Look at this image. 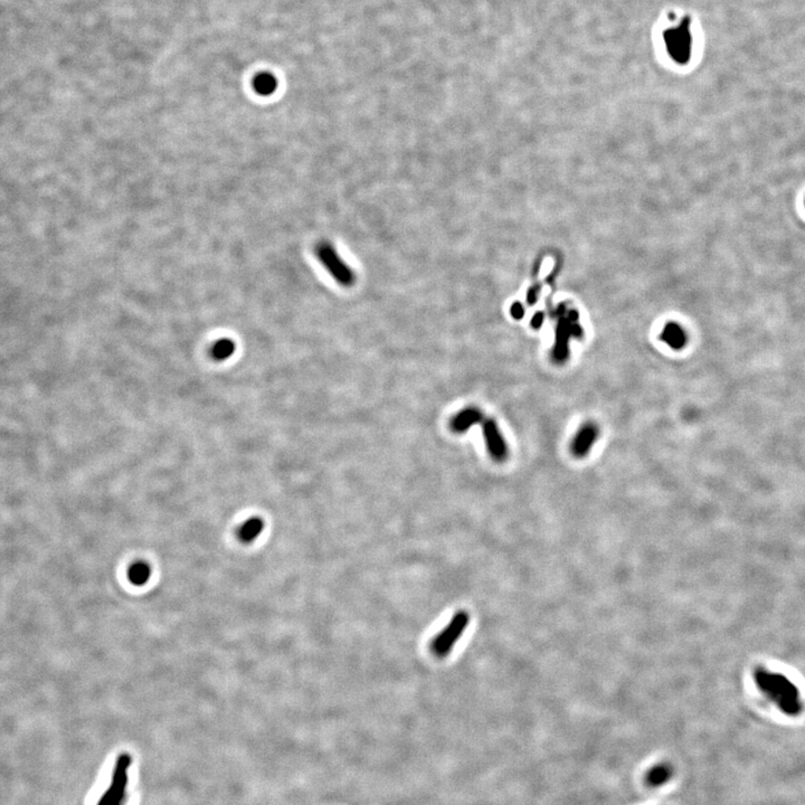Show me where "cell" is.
<instances>
[{"mask_svg": "<svg viewBox=\"0 0 805 805\" xmlns=\"http://www.w3.org/2000/svg\"><path fill=\"white\" fill-rule=\"evenodd\" d=\"M756 683L783 713L791 716L800 714L802 704L799 691L783 676L759 670L756 674Z\"/></svg>", "mask_w": 805, "mask_h": 805, "instance_id": "cell-1", "label": "cell"}, {"mask_svg": "<svg viewBox=\"0 0 805 805\" xmlns=\"http://www.w3.org/2000/svg\"><path fill=\"white\" fill-rule=\"evenodd\" d=\"M556 318L558 322L555 330L552 357L555 363H564L569 357V340L583 337V328L579 323V314L576 311H567L565 308L560 307Z\"/></svg>", "mask_w": 805, "mask_h": 805, "instance_id": "cell-2", "label": "cell"}, {"mask_svg": "<svg viewBox=\"0 0 805 805\" xmlns=\"http://www.w3.org/2000/svg\"><path fill=\"white\" fill-rule=\"evenodd\" d=\"M471 617L467 611L456 612L450 622L445 625L431 642V651L437 658L443 659L450 655L456 644L460 641L469 626Z\"/></svg>", "mask_w": 805, "mask_h": 805, "instance_id": "cell-3", "label": "cell"}, {"mask_svg": "<svg viewBox=\"0 0 805 805\" xmlns=\"http://www.w3.org/2000/svg\"><path fill=\"white\" fill-rule=\"evenodd\" d=\"M666 51L674 62L678 64L688 63L693 52V35L690 30V18L685 20L676 27L666 30L664 35Z\"/></svg>", "mask_w": 805, "mask_h": 805, "instance_id": "cell-4", "label": "cell"}, {"mask_svg": "<svg viewBox=\"0 0 805 805\" xmlns=\"http://www.w3.org/2000/svg\"><path fill=\"white\" fill-rule=\"evenodd\" d=\"M316 254L326 270L333 278L344 287H352L355 283L356 276L354 271L339 257L336 249L328 242H321L316 246Z\"/></svg>", "mask_w": 805, "mask_h": 805, "instance_id": "cell-5", "label": "cell"}, {"mask_svg": "<svg viewBox=\"0 0 805 805\" xmlns=\"http://www.w3.org/2000/svg\"><path fill=\"white\" fill-rule=\"evenodd\" d=\"M130 761L131 759L127 754L119 757L113 773L112 783L110 789L102 795L98 805H123V801L126 799L128 767Z\"/></svg>", "mask_w": 805, "mask_h": 805, "instance_id": "cell-6", "label": "cell"}, {"mask_svg": "<svg viewBox=\"0 0 805 805\" xmlns=\"http://www.w3.org/2000/svg\"><path fill=\"white\" fill-rule=\"evenodd\" d=\"M482 434L492 459L497 462L505 461L508 458V445L496 420L492 418L483 420Z\"/></svg>", "mask_w": 805, "mask_h": 805, "instance_id": "cell-7", "label": "cell"}, {"mask_svg": "<svg viewBox=\"0 0 805 805\" xmlns=\"http://www.w3.org/2000/svg\"><path fill=\"white\" fill-rule=\"evenodd\" d=\"M600 430L598 425L592 422L585 423L579 432L576 433L573 442L571 444V451L576 458H584L590 453L593 445L598 441Z\"/></svg>", "mask_w": 805, "mask_h": 805, "instance_id": "cell-8", "label": "cell"}, {"mask_svg": "<svg viewBox=\"0 0 805 805\" xmlns=\"http://www.w3.org/2000/svg\"><path fill=\"white\" fill-rule=\"evenodd\" d=\"M483 420H484V416L478 407H467L452 418L450 426L454 433L462 434V433L469 431L473 425H477V424L483 422Z\"/></svg>", "mask_w": 805, "mask_h": 805, "instance_id": "cell-9", "label": "cell"}, {"mask_svg": "<svg viewBox=\"0 0 805 805\" xmlns=\"http://www.w3.org/2000/svg\"><path fill=\"white\" fill-rule=\"evenodd\" d=\"M660 338L664 344H668L674 350H681L688 342V336L679 323L669 322L664 326L661 333Z\"/></svg>", "mask_w": 805, "mask_h": 805, "instance_id": "cell-10", "label": "cell"}, {"mask_svg": "<svg viewBox=\"0 0 805 805\" xmlns=\"http://www.w3.org/2000/svg\"><path fill=\"white\" fill-rule=\"evenodd\" d=\"M674 770L669 763H659L648 771L645 774V783L650 787H660L668 783L674 778Z\"/></svg>", "mask_w": 805, "mask_h": 805, "instance_id": "cell-11", "label": "cell"}, {"mask_svg": "<svg viewBox=\"0 0 805 805\" xmlns=\"http://www.w3.org/2000/svg\"><path fill=\"white\" fill-rule=\"evenodd\" d=\"M264 530V522L259 517H253L246 520L238 529V539L244 543H251L257 541Z\"/></svg>", "mask_w": 805, "mask_h": 805, "instance_id": "cell-12", "label": "cell"}, {"mask_svg": "<svg viewBox=\"0 0 805 805\" xmlns=\"http://www.w3.org/2000/svg\"><path fill=\"white\" fill-rule=\"evenodd\" d=\"M253 88L259 96H269L276 92L278 81L271 73H261L254 79Z\"/></svg>", "mask_w": 805, "mask_h": 805, "instance_id": "cell-13", "label": "cell"}, {"mask_svg": "<svg viewBox=\"0 0 805 805\" xmlns=\"http://www.w3.org/2000/svg\"><path fill=\"white\" fill-rule=\"evenodd\" d=\"M151 567L146 562H136L129 568L128 577L132 584L142 586L150 579Z\"/></svg>", "mask_w": 805, "mask_h": 805, "instance_id": "cell-14", "label": "cell"}, {"mask_svg": "<svg viewBox=\"0 0 805 805\" xmlns=\"http://www.w3.org/2000/svg\"><path fill=\"white\" fill-rule=\"evenodd\" d=\"M235 349L236 346L232 339H219L212 348V357L215 361H226L231 356L234 355Z\"/></svg>", "mask_w": 805, "mask_h": 805, "instance_id": "cell-15", "label": "cell"}, {"mask_svg": "<svg viewBox=\"0 0 805 805\" xmlns=\"http://www.w3.org/2000/svg\"><path fill=\"white\" fill-rule=\"evenodd\" d=\"M510 314L513 319L522 320L524 317V307L522 303L513 302L510 307Z\"/></svg>", "mask_w": 805, "mask_h": 805, "instance_id": "cell-16", "label": "cell"}, {"mask_svg": "<svg viewBox=\"0 0 805 805\" xmlns=\"http://www.w3.org/2000/svg\"><path fill=\"white\" fill-rule=\"evenodd\" d=\"M543 321H545V314H543V312H536L535 316H534L532 319V327L534 328V329H539V328L543 326Z\"/></svg>", "mask_w": 805, "mask_h": 805, "instance_id": "cell-17", "label": "cell"}]
</instances>
